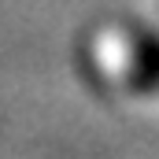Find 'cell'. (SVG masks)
I'll use <instances>...</instances> for the list:
<instances>
[{
    "instance_id": "cell-1",
    "label": "cell",
    "mask_w": 159,
    "mask_h": 159,
    "mask_svg": "<svg viewBox=\"0 0 159 159\" xmlns=\"http://www.w3.org/2000/svg\"><path fill=\"white\" fill-rule=\"evenodd\" d=\"M133 89H156L159 85V37L141 30V41L133 48V70H129Z\"/></svg>"
}]
</instances>
